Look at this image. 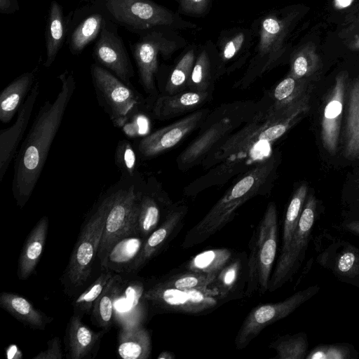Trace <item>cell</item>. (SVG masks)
<instances>
[{
    "label": "cell",
    "mask_w": 359,
    "mask_h": 359,
    "mask_svg": "<svg viewBox=\"0 0 359 359\" xmlns=\"http://www.w3.org/2000/svg\"><path fill=\"white\" fill-rule=\"evenodd\" d=\"M58 79L61 83L58 94L53 102L46 100L41 107L15 156L12 191L20 208L25 205L35 189L75 90L74 77L67 70Z\"/></svg>",
    "instance_id": "cell-1"
},
{
    "label": "cell",
    "mask_w": 359,
    "mask_h": 359,
    "mask_svg": "<svg viewBox=\"0 0 359 359\" xmlns=\"http://www.w3.org/2000/svg\"><path fill=\"white\" fill-rule=\"evenodd\" d=\"M274 168L272 158L250 169L212 206L186 234L182 247L190 248L206 241L233 220L237 210L260 193Z\"/></svg>",
    "instance_id": "cell-2"
},
{
    "label": "cell",
    "mask_w": 359,
    "mask_h": 359,
    "mask_svg": "<svg viewBox=\"0 0 359 359\" xmlns=\"http://www.w3.org/2000/svg\"><path fill=\"white\" fill-rule=\"evenodd\" d=\"M299 6L271 11L256 20L251 28L255 41L247 76H255L275 66L289 48L288 40L303 13Z\"/></svg>",
    "instance_id": "cell-3"
},
{
    "label": "cell",
    "mask_w": 359,
    "mask_h": 359,
    "mask_svg": "<svg viewBox=\"0 0 359 359\" xmlns=\"http://www.w3.org/2000/svg\"><path fill=\"white\" fill-rule=\"evenodd\" d=\"M109 204L108 191L98 199L83 222L60 281L65 293L74 296L91 277Z\"/></svg>",
    "instance_id": "cell-4"
},
{
    "label": "cell",
    "mask_w": 359,
    "mask_h": 359,
    "mask_svg": "<svg viewBox=\"0 0 359 359\" xmlns=\"http://www.w3.org/2000/svg\"><path fill=\"white\" fill-rule=\"evenodd\" d=\"M133 178L122 177L107 190L109 204L97 253L100 262L116 241L126 236L139 234L137 226L143 191Z\"/></svg>",
    "instance_id": "cell-5"
},
{
    "label": "cell",
    "mask_w": 359,
    "mask_h": 359,
    "mask_svg": "<svg viewBox=\"0 0 359 359\" xmlns=\"http://www.w3.org/2000/svg\"><path fill=\"white\" fill-rule=\"evenodd\" d=\"M277 245V209L274 203H270L250 241L246 296L250 297L257 292L263 294L269 290Z\"/></svg>",
    "instance_id": "cell-6"
},
{
    "label": "cell",
    "mask_w": 359,
    "mask_h": 359,
    "mask_svg": "<svg viewBox=\"0 0 359 359\" xmlns=\"http://www.w3.org/2000/svg\"><path fill=\"white\" fill-rule=\"evenodd\" d=\"M106 6L111 16L121 25L134 30L158 29L182 30L197 25L152 0H107Z\"/></svg>",
    "instance_id": "cell-7"
},
{
    "label": "cell",
    "mask_w": 359,
    "mask_h": 359,
    "mask_svg": "<svg viewBox=\"0 0 359 359\" xmlns=\"http://www.w3.org/2000/svg\"><path fill=\"white\" fill-rule=\"evenodd\" d=\"M90 73L97 97L114 126L121 128L138 115L143 99L130 85L96 64L91 65Z\"/></svg>",
    "instance_id": "cell-8"
},
{
    "label": "cell",
    "mask_w": 359,
    "mask_h": 359,
    "mask_svg": "<svg viewBox=\"0 0 359 359\" xmlns=\"http://www.w3.org/2000/svg\"><path fill=\"white\" fill-rule=\"evenodd\" d=\"M187 41L176 30L158 29L146 32L133 46L140 82L148 93L154 92L155 76L158 72V57H170L185 47Z\"/></svg>",
    "instance_id": "cell-9"
},
{
    "label": "cell",
    "mask_w": 359,
    "mask_h": 359,
    "mask_svg": "<svg viewBox=\"0 0 359 359\" xmlns=\"http://www.w3.org/2000/svg\"><path fill=\"white\" fill-rule=\"evenodd\" d=\"M317 201L313 195L305 201L302 214L286 251L280 255L271 276L269 290L274 292L281 287L299 270L304 259L316 217Z\"/></svg>",
    "instance_id": "cell-10"
},
{
    "label": "cell",
    "mask_w": 359,
    "mask_h": 359,
    "mask_svg": "<svg viewBox=\"0 0 359 359\" xmlns=\"http://www.w3.org/2000/svg\"><path fill=\"white\" fill-rule=\"evenodd\" d=\"M222 296L213 287L177 289L155 283L145 288L144 299L154 309L163 311L200 313L215 307Z\"/></svg>",
    "instance_id": "cell-11"
},
{
    "label": "cell",
    "mask_w": 359,
    "mask_h": 359,
    "mask_svg": "<svg viewBox=\"0 0 359 359\" xmlns=\"http://www.w3.org/2000/svg\"><path fill=\"white\" fill-rule=\"evenodd\" d=\"M320 290L312 285L294 293L283 301L257 306L244 320L235 339L236 348H245L269 325L290 315Z\"/></svg>",
    "instance_id": "cell-12"
},
{
    "label": "cell",
    "mask_w": 359,
    "mask_h": 359,
    "mask_svg": "<svg viewBox=\"0 0 359 359\" xmlns=\"http://www.w3.org/2000/svg\"><path fill=\"white\" fill-rule=\"evenodd\" d=\"M255 34L252 28L233 27L219 34L217 49L218 74L241 67L252 55Z\"/></svg>",
    "instance_id": "cell-13"
},
{
    "label": "cell",
    "mask_w": 359,
    "mask_h": 359,
    "mask_svg": "<svg viewBox=\"0 0 359 359\" xmlns=\"http://www.w3.org/2000/svg\"><path fill=\"white\" fill-rule=\"evenodd\" d=\"M95 60L119 79L130 85L134 70L121 38L104 27L93 47Z\"/></svg>",
    "instance_id": "cell-14"
},
{
    "label": "cell",
    "mask_w": 359,
    "mask_h": 359,
    "mask_svg": "<svg viewBox=\"0 0 359 359\" xmlns=\"http://www.w3.org/2000/svg\"><path fill=\"white\" fill-rule=\"evenodd\" d=\"M39 91V83L37 82L18 111L14 123L0 131V182L18 153V148L27 128Z\"/></svg>",
    "instance_id": "cell-15"
},
{
    "label": "cell",
    "mask_w": 359,
    "mask_h": 359,
    "mask_svg": "<svg viewBox=\"0 0 359 359\" xmlns=\"http://www.w3.org/2000/svg\"><path fill=\"white\" fill-rule=\"evenodd\" d=\"M204 112L195 111L145 136L138 144V151L142 156L149 158L173 147L197 127L203 118Z\"/></svg>",
    "instance_id": "cell-16"
},
{
    "label": "cell",
    "mask_w": 359,
    "mask_h": 359,
    "mask_svg": "<svg viewBox=\"0 0 359 359\" xmlns=\"http://www.w3.org/2000/svg\"><path fill=\"white\" fill-rule=\"evenodd\" d=\"M348 74L340 72L329 94L321 120V140L324 149L331 155L337 150L346 82Z\"/></svg>",
    "instance_id": "cell-17"
},
{
    "label": "cell",
    "mask_w": 359,
    "mask_h": 359,
    "mask_svg": "<svg viewBox=\"0 0 359 359\" xmlns=\"http://www.w3.org/2000/svg\"><path fill=\"white\" fill-rule=\"evenodd\" d=\"M187 212V208L184 205L172 209L164 221L145 238L133 273L139 271L177 235L183 226Z\"/></svg>",
    "instance_id": "cell-18"
},
{
    "label": "cell",
    "mask_w": 359,
    "mask_h": 359,
    "mask_svg": "<svg viewBox=\"0 0 359 359\" xmlns=\"http://www.w3.org/2000/svg\"><path fill=\"white\" fill-rule=\"evenodd\" d=\"M340 280L359 287V248L346 241L330 245L318 257Z\"/></svg>",
    "instance_id": "cell-19"
},
{
    "label": "cell",
    "mask_w": 359,
    "mask_h": 359,
    "mask_svg": "<svg viewBox=\"0 0 359 359\" xmlns=\"http://www.w3.org/2000/svg\"><path fill=\"white\" fill-rule=\"evenodd\" d=\"M104 330L95 332L76 314L70 317L65 330L64 343L66 357L69 359H92L99 350Z\"/></svg>",
    "instance_id": "cell-20"
},
{
    "label": "cell",
    "mask_w": 359,
    "mask_h": 359,
    "mask_svg": "<svg viewBox=\"0 0 359 359\" xmlns=\"http://www.w3.org/2000/svg\"><path fill=\"white\" fill-rule=\"evenodd\" d=\"M145 238L140 234L124 236L116 241L100 262L102 269L116 273H132Z\"/></svg>",
    "instance_id": "cell-21"
},
{
    "label": "cell",
    "mask_w": 359,
    "mask_h": 359,
    "mask_svg": "<svg viewBox=\"0 0 359 359\" xmlns=\"http://www.w3.org/2000/svg\"><path fill=\"white\" fill-rule=\"evenodd\" d=\"M151 352V339L141 323L123 324L117 337V353L123 359H147Z\"/></svg>",
    "instance_id": "cell-22"
},
{
    "label": "cell",
    "mask_w": 359,
    "mask_h": 359,
    "mask_svg": "<svg viewBox=\"0 0 359 359\" xmlns=\"http://www.w3.org/2000/svg\"><path fill=\"white\" fill-rule=\"evenodd\" d=\"M49 220L43 216L32 228L22 246L18 259L17 275L25 280L34 272L43 250Z\"/></svg>",
    "instance_id": "cell-23"
},
{
    "label": "cell",
    "mask_w": 359,
    "mask_h": 359,
    "mask_svg": "<svg viewBox=\"0 0 359 359\" xmlns=\"http://www.w3.org/2000/svg\"><path fill=\"white\" fill-rule=\"evenodd\" d=\"M0 306L24 325L33 330H44L53 320L35 308L26 298L13 292L1 293Z\"/></svg>",
    "instance_id": "cell-24"
},
{
    "label": "cell",
    "mask_w": 359,
    "mask_h": 359,
    "mask_svg": "<svg viewBox=\"0 0 359 359\" xmlns=\"http://www.w3.org/2000/svg\"><path fill=\"white\" fill-rule=\"evenodd\" d=\"M233 126L232 119L227 116L214 123L180 154L177 158L178 165L187 168L194 164L225 136Z\"/></svg>",
    "instance_id": "cell-25"
},
{
    "label": "cell",
    "mask_w": 359,
    "mask_h": 359,
    "mask_svg": "<svg viewBox=\"0 0 359 359\" xmlns=\"http://www.w3.org/2000/svg\"><path fill=\"white\" fill-rule=\"evenodd\" d=\"M206 92L187 91L159 97L153 107V114L159 120L184 114L198 107L208 98Z\"/></svg>",
    "instance_id": "cell-26"
},
{
    "label": "cell",
    "mask_w": 359,
    "mask_h": 359,
    "mask_svg": "<svg viewBox=\"0 0 359 359\" xmlns=\"http://www.w3.org/2000/svg\"><path fill=\"white\" fill-rule=\"evenodd\" d=\"M35 72H25L8 85L0 95V121L7 123L11 121L25 101L34 86Z\"/></svg>",
    "instance_id": "cell-27"
},
{
    "label": "cell",
    "mask_w": 359,
    "mask_h": 359,
    "mask_svg": "<svg viewBox=\"0 0 359 359\" xmlns=\"http://www.w3.org/2000/svg\"><path fill=\"white\" fill-rule=\"evenodd\" d=\"M214 72L218 74L217 49L212 41L208 40L198 48L187 87L191 91H208Z\"/></svg>",
    "instance_id": "cell-28"
},
{
    "label": "cell",
    "mask_w": 359,
    "mask_h": 359,
    "mask_svg": "<svg viewBox=\"0 0 359 359\" xmlns=\"http://www.w3.org/2000/svg\"><path fill=\"white\" fill-rule=\"evenodd\" d=\"M344 156L359 158V79L353 81L348 93Z\"/></svg>",
    "instance_id": "cell-29"
},
{
    "label": "cell",
    "mask_w": 359,
    "mask_h": 359,
    "mask_svg": "<svg viewBox=\"0 0 359 359\" xmlns=\"http://www.w3.org/2000/svg\"><path fill=\"white\" fill-rule=\"evenodd\" d=\"M122 278L114 273L103 292L95 302L91 311V321L97 327L108 332L112 325L114 302L120 290Z\"/></svg>",
    "instance_id": "cell-30"
},
{
    "label": "cell",
    "mask_w": 359,
    "mask_h": 359,
    "mask_svg": "<svg viewBox=\"0 0 359 359\" xmlns=\"http://www.w3.org/2000/svg\"><path fill=\"white\" fill-rule=\"evenodd\" d=\"M65 39V21L62 8L55 1L51 2L46 30V67L55 61Z\"/></svg>",
    "instance_id": "cell-31"
},
{
    "label": "cell",
    "mask_w": 359,
    "mask_h": 359,
    "mask_svg": "<svg viewBox=\"0 0 359 359\" xmlns=\"http://www.w3.org/2000/svg\"><path fill=\"white\" fill-rule=\"evenodd\" d=\"M320 63L315 44L306 42L291 53L289 74L298 79H306L319 70Z\"/></svg>",
    "instance_id": "cell-32"
},
{
    "label": "cell",
    "mask_w": 359,
    "mask_h": 359,
    "mask_svg": "<svg viewBox=\"0 0 359 359\" xmlns=\"http://www.w3.org/2000/svg\"><path fill=\"white\" fill-rule=\"evenodd\" d=\"M167 215H163V206L157 197L142 191L137 226L140 235L146 238Z\"/></svg>",
    "instance_id": "cell-33"
},
{
    "label": "cell",
    "mask_w": 359,
    "mask_h": 359,
    "mask_svg": "<svg viewBox=\"0 0 359 359\" xmlns=\"http://www.w3.org/2000/svg\"><path fill=\"white\" fill-rule=\"evenodd\" d=\"M198 46L190 45L183 53L170 74L165 86L166 95L182 92L188 86L198 53Z\"/></svg>",
    "instance_id": "cell-34"
},
{
    "label": "cell",
    "mask_w": 359,
    "mask_h": 359,
    "mask_svg": "<svg viewBox=\"0 0 359 359\" xmlns=\"http://www.w3.org/2000/svg\"><path fill=\"white\" fill-rule=\"evenodd\" d=\"M306 79H298L290 74L280 81L273 92L274 104L272 107L278 110H286L294 107L305 96L303 91Z\"/></svg>",
    "instance_id": "cell-35"
},
{
    "label": "cell",
    "mask_w": 359,
    "mask_h": 359,
    "mask_svg": "<svg viewBox=\"0 0 359 359\" xmlns=\"http://www.w3.org/2000/svg\"><path fill=\"white\" fill-rule=\"evenodd\" d=\"M232 252L227 248L208 250L193 257L187 264L189 271L218 273L231 259Z\"/></svg>",
    "instance_id": "cell-36"
},
{
    "label": "cell",
    "mask_w": 359,
    "mask_h": 359,
    "mask_svg": "<svg viewBox=\"0 0 359 359\" xmlns=\"http://www.w3.org/2000/svg\"><path fill=\"white\" fill-rule=\"evenodd\" d=\"M114 273L103 269L95 280L72 302L73 313L82 318L85 315H90L95 302Z\"/></svg>",
    "instance_id": "cell-37"
},
{
    "label": "cell",
    "mask_w": 359,
    "mask_h": 359,
    "mask_svg": "<svg viewBox=\"0 0 359 359\" xmlns=\"http://www.w3.org/2000/svg\"><path fill=\"white\" fill-rule=\"evenodd\" d=\"M307 192L306 184H302L295 191L290 201L284 219L280 254L286 251L294 235L305 203Z\"/></svg>",
    "instance_id": "cell-38"
},
{
    "label": "cell",
    "mask_w": 359,
    "mask_h": 359,
    "mask_svg": "<svg viewBox=\"0 0 359 359\" xmlns=\"http://www.w3.org/2000/svg\"><path fill=\"white\" fill-rule=\"evenodd\" d=\"M105 23L103 16L95 13L85 19L73 32L69 42L72 53L78 55L101 32Z\"/></svg>",
    "instance_id": "cell-39"
},
{
    "label": "cell",
    "mask_w": 359,
    "mask_h": 359,
    "mask_svg": "<svg viewBox=\"0 0 359 359\" xmlns=\"http://www.w3.org/2000/svg\"><path fill=\"white\" fill-rule=\"evenodd\" d=\"M217 273H208L189 271L168 276L156 282L166 287L177 289H205L211 287Z\"/></svg>",
    "instance_id": "cell-40"
},
{
    "label": "cell",
    "mask_w": 359,
    "mask_h": 359,
    "mask_svg": "<svg viewBox=\"0 0 359 359\" xmlns=\"http://www.w3.org/2000/svg\"><path fill=\"white\" fill-rule=\"evenodd\" d=\"M308 346L307 335L303 332L280 337L272 344V348L276 352L275 358L278 359L305 358Z\"/></svg>",
    "instance_id": "cell-41"
},
{
    "label": "cell",
    "mask_w": 359,
    "mask_h": 359,
    "mask_svg": "<svg viewBox=\"0 0 359 359\" xmlns=\"http://www.w3.org/2000/svg\"><path fill=\"white\" fill-rule=\"evenodd\" d=\"M358 358V352L348 343L319 344L311 349L306 359H354Z\"/></svg>",
    "instance_id": "cell-42"
},
{
    "label": "cell",
    "mask_w": 359,
    "mask_h": 359,
    "mask_svg": "<svg viewBox=\"0 0 359 359\" xmlns=\"http://www.w3.org/2000/svg\"><path fill=\"white\" fill-rule=\"evenodd\" d=\"M115 163L123 177H135L137 158L131 143L123 140L118 142L115 152Z\"/></svg>",
    "instance_id": "cell-43"
},
{
    "label": "cell",
    "mask_w": 359,
    "mask_h": 359,
    "mask_svg": "<svg viewBox=\"0 0 359 359\" xmlns=\"http://www.w3.org/2000/svg\"><path fill=\"white\" fill-rule=\"evenodd\" d=\"M241 269V261L238 259L233 260L217 273L211 286L216 288L222 297H225L238 281Z\"/></svg>",
    "instance_id": "cell-44"
},
{
    "label": "cell",
    "mask_w": 359,
    "mask_h": 359,
    "mask_svg": "<svg viewBox=\"0 0 359 359\" xmlns=\"http://www.w3.org/2000/svg\"><path fill=\"white\" fill-rule=\"evenodd\" d=\"M178 11L184 15L203 16L210 10L212 0H175Z\"/></svg>",
    "instance_id": "cell-45"
},
{
    "label": "cell",
    "mask_w": 359,
    "mask_h": 359,
    "mask_svg": "<svg viewBox=\"0 0 359 359\" xmlns=\"http://www.w3.org/2000/svg\"><path fill=\"white\" fill-rule=\"evenodd\" d=\"M47 348L39 352L33 359H62L63 356L61 342L58 337H54L47 342Z\"/></svg>",
    "instance_id": "cell-46"
},
{
    "label": "cell",
    "mask_w": 359,
    "mask_h": 359,
    "mask_svg": "<svg viewBox=\"0 0 359 359\" xmlns=\"http://www.w3.org/2000/svg\"><path fill=\"white\" fill-rule=\"evenodd\" d=\"M346 45L352 50H359V15L348 28Z\"/></svg>",
    "instance_id": "cell-47"
},
{
    "label": "cell",
    "mask_w": 359,
    "mask_h": 359,
    "mask_svg": "<svg viewBox=\"0 0 359 359\" xmlns=\"http://www.w3.org/2000/svg\"><path fill=\"white\" fill-rule=\"evenodd\" d=\"M19 10L17 0H0V13L11 14Z\"/></svg>",
    "instance_id": "cell-48"
},
{
    "label": "cell",
    "mask_w": 359,
    "mask_h": 359,
    "mask_svg": "<svg viewBox=\"0 0 359 359\" xmlns=\"http://www.w3.org/2000/svg\"><path fill=\"white\" fill-rule=\"evenodd\" d=\"M345 226L347 231L359 236V219L348 222Z\"/></svg>",
    "instance_id": "cell-49"
},
{
    "label": "cell",
    "mask_w": 359,
    "mask_h": 359,
    "mask_svg": "<svg viewBox=\"0 0 359 359\" xmlns=\"http://www.w3.org/2000/svg\"><path fill=\"white\" fill-rule=\"evenodd\" d=\"M173 353L170 351H163L158 355L157 359H173L175 358Z\"/></svg>",
    "instance_id": "cell-50"
},
{
    "label": "cell",
    "mask_w": 359,
    "mask_h": 359,
    "mask_svg": "<svg viewBox=\"0 0 359 359\" xmlns=\"http://www.w3.org/2000/svg\"><path fill=\"white\" fill-rule=\"evenodd\" d=\"M350 1H352V0H350ZM350 2L351 1H349L348 0H337L336 1V4H337V5H339L341 6H346V5H348Z\"/></svg>",
    "instance_id": "cell-51"
}]
</instances>
